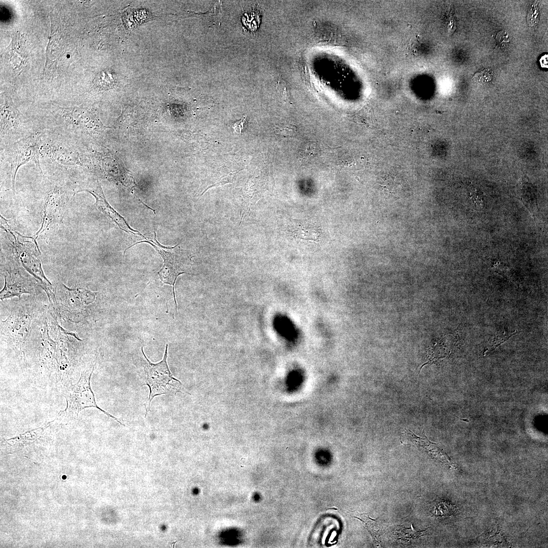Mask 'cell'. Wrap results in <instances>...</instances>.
I'll use <instances>...</instances> for the list:
<instances>
[{
	"instance_id": "e0dca14e",
	"label": "cell",
	"mask_w": 548,
	"mask_h": 548,
	"mask_svg": "<svg viewBox=\"0 0 548 548\" xmlns=\"http://www.w3.org/2000/svg\"><path fill=\"white\" fill-rule=\"evenodd\" d=\"M116 85V81L113 74L108 70L98 73L95 77L93 88L97 91L108 90L112 89Z\"/></svg>"
},
{
	"instance_id": "7c38bea8",
	"label": "cell",
	"mask_w": 548,
	"mask_h": 548,
	"mask_svg": "<svg viewBox=\"0 0 548 548\" xmlns=\"http://www.w3.org/2000/svg\"><path fill=\"white\" fill-rule=\"evenodd\" d=\"M36 292L35 286L29 280L24 277L19 271H7L5 276V285L0 293L1 300L17 296L19 298L23 294H33Z\"/></svg>"
},
{
	"instance_id": "8fae6325",
	"label": "cell",
	"mask_w": 548,
	"mask_h": 548,
	"mask_svg": "<svg viewBox=\"0 0 548 548\" xmlns=\"http://www.w3.org/2000/svg\"><path fill=\"white\" fill-rule=\"evenodd\" d=\"M22 312L13 313L3 321L2 330L5 336L13 342L23 344L28 338L31 318Z\"/></svg>"
},
{
	"instance_id": "2e32d148",
	"label": "cell",
	"mask_w": 548,
	"mask_h": 548,
	"mask_svg": "<svg viewBox=\"0 0 548 548\" xmlns=\"http://www.w3.org/2000/svg\"><path fill=\"white\" fill-rule=\"evenodd\" d=\"M428 528L417 531L414 529L412 524H410V526L408 528L400 525L395 529L394 535L397 541L403 543H406L424 535Z\"/></svg>"
},
{
	"instance_id": "9c48e42d",
	"label": "cell",
	"mask_w": 548,
	"mask_h": 548,
	"mask_svg": "<svg viewBox=\"0 0 548 548\" xmlns=\"http://www.w3.org/2000/svg\"><path fill=\"white\" fill-rule=\"evenodd\" d=\"M7 230L9 231L14 237V246L19 261L22 266L36 278L39 284L47 292L48 296L51 297V299L55 301L52 292V285L45 277L41 261L36 252L35 248L32 247V245L26 242H21L14 232L9 229Z\"/></svg>"
},
{
	"instance_id": "4fadbf2b",
	"label": "cell",
	"mask_w": 548,
	"mask_h": 548,
	"mask_svg": "<svg viewBox=\"0 0 548 548\" xmlns=\"http://www.w3.org/2000/svg\"><path fill=\"white\" fill-rule=\"evenodd\" d=\"M65 296V303L67 307H84L92 302L94 299V294L84 288L71 289L62 285Z\"/></svg>"
},
{
	"instance_id": "44dd1931",
	"label": "cell",
	"mask_w": 548,
	"mask_h": 548,
	"mask_svg": "<svg viewBox=\"0 0 548 548\" xmlns=\"http://www.w3.org/2000/svg\"><path fill=\"white\" fill-rule=\"evenodd\" d=\"M317 147L315 145H309V146L305 149L304 152H305V153L310 156L313 155L314 153H317Z\"/></svg>"
},
{
	"instance_id": "ba28073f",
	"label": "cell",
	"mask_w": 548,
	"mask_h": 548,
	"mask_svg": "<svg viewBox=\"0 0 548 548\" xmlns=\"http://www.w3.org/2000/svg\"><path fill=\"white\" fill-rule=\"evenodd\" d=\"M146 242L151 244L161 255L163 259V265L159 271L158 275L161 281L165 284L173 286L174 298L176 304H177L175 294V284L178 277L183 273H187L191 265V257L186 250L181 249L178 245L172 248L163 249L156 246L148 241H143L140 243Z\"/></svg>"
},
{
	"instance_id": "277c9868",
	"label": "cell",
	"mask_w": 548,
	"mask_h": 548,
	"mask_svg": "<svg viewBox=\"0 0 548 548\" xmlns=\"http://www.w3.org/2000/svg\"><path fill=\"white\" fill-rule=\"evenodd\" d=\"M168 345H166L162 360L158 363H152L146 356L142 348L143 356V371L141 377L143 385H147L149 388V395L145 406V417L150 409V405L153 398L157 396L176 394L181 392L183 387L181 382L173 376L167 362Z\"/></svg>"
},
{
	"instance_id": "9a60e30c",
	"label": "cell",
	"mask_w": 548,
	"mask_h": 548,
	"mask_svg": "<svg viewBox=\"0 0 548 548\" xmlns=\"http://www.w3.org/2000/svg\"><path fill=\"white\" fill-rule=\"evenodd\" d=\"M457 511V507L450 501L435 499L429 502V512L431 517L443 518L451 516Z\"/></svg>"
},
{
	"instance_id": "7a4b0ae2",
	"label": "cell",
	"mask_w": 548,
	"mask_h": 548,
	"mask_svg": "<svg viewBox=\"0 0 548 548\" xmlns=\"http://www.w3.org/2000/svg\"><path fill=\"white\" fill-rule=\"evenodd\" d=\"M43 130L40 159L46 161L56 170L65 173L85 171L89 169V149L86 144L73 139Z\"/></svg>"
},
{
	"instance_id": "d6986e66",
	"label": "cell",
	"mask_w": 548,
	"mask_h": 548,
	"mask_svg": "<svg viewBox=\"0 0 548 548\" xmlns=\"http://www.w3.org/2000/svg\"><path fill=\"white\" fill-rule=\"evenodd\" d=\"M496 40L501 46H507L509 42V36L506 31L501 30L497 34Z\"/></svg>"
},
{
	"instance_id": "30bf717a",
	"label": "cell",
	"mask_w": 548,
	"mask_h": 548,
	"mask_svg": "<svg viewBox=\"0 0 548 548\" xmlns=\"http://www.w3.org/2000/svg\"><path fill=\"white\" fill-rule=\"evenodd\" d=\"M81 192H87L91 194L95 198V207L105 215L111 218L121 229L135 234L136 233L140 234L138 231L132 229L124 218L107 202L98 179L79 182L77 184L76 193Z\"/></svg>"
},
{
	"instance_id": "5b68a950",
	"label": "cell",
	"mask_w": 548,
	"mask_h": 548,
	"mask_svg": "<svg viewBox=\"0 0 548 548\" xmlns=\"http://www.w3.org/2000/svg\"><path fill=\"white\" fill-rule=\"evenodd\" d=\"M43 133L42 128L37 127L28 136L1 148V161H5L10 166V178L14 195L15 194L16 176L20 167L33 161L43 174L40 164Z\"/></svg>"
},
{
	"instance_id": "ffe728a7",
	"label": "cell",
	"mask_w": 548,
	"mask_h": 548,
	"mask_svg": "<svg viewBox=\"0 0 548 548\" xmlns=\"http://www.w3.org/2000/svg\"><path fill=\"white\" fill-rule=\"evenodd\" d=\"M245 119L246 116L243 117L240 120L234 124L233 128L236 133H242Z\"/></svg>"
},
{
	"instance_id": "8992f818",
	"label": "cell",
	"mask_w": 548,
	"mask_h": 548,
	"mask_svg": "<svg viewBox=\"0 0 548 548\" xmlns=\"http://www.w3.org/2000/svg\"><path fill=\"white\" fill-rule=\"evenodd\" d=\"M43 181L45 182L46 194L43 222L40 229L31 237L38 249L36 239L50 227L62 222L65 206L76 194V189H70L60 181H50L45 176Z\"/></svg>"
},
{
	"instance_id": "52a82bcc",
	"label": "cell",
	"mask_w": 548,
	"mask_h": 548,
	"mask_svg": "<svg viewBox=\"0 0 548 548\" xmlns=\"http://www.w3.org/2000/svg\"><path fill=\"white\" fill-rule=\"evenodd\" d=\"M37 127L26 120L10 96L5 93L1 94V148L28 136Z\"/></svg>"
},
{
	"instance_id": "6da1fadb",
	"label": "cell",
	"mask_w": 548,
	"mask_h": 548,
	"mask_svg": "<svg viewBox=\"0 0 548 548\" xmlns=\"http://www.w3.org/2000/svg\"><path fill=\"white\" fill-rule=\"evenodd\" d=\"M53 112L49 120L38 126L86 145L87 141L97 138L105 129L97 113L89 107H57Z\"/></svg>"
},
{
	"instance_id": "3957f363",
	"label": "cell",
	"mask_w": 548,
	"mask_h": 548,
	"mask_svg": "<svg viewBox=\"0 0 548 548\" xmlns=\"http://www.w3.org/2000/svg\"><path fill=\"white\" fill-rule=\"evenodd\" d=\"M94 365L91 364L82 372L77 383L65 387L63 395L66 401V406L64 410L58 413L56 420L63 423L73 421L78 417L82 410L86 408L95 407L124 426L125 425L118 419L100 408L96 403L90 385Z\"/></svg>"
},
{
	"instance_id": "5bb4252c",
	"label": "cell",
	"mask_w": 548,
	"mask_h": 548,
	"mask_svg": "<svg viewBox=\"0 0 548 548\" xmlns=\"http://www.w3.org/2000/svg\"><path fill=\"white\" fill-rule=\"evenodd\" d=\"M353 517L360 520L363 527L369 532L375 543L380 545L381 543V536L384 531L381 524L376 519H372L366 513H354Z\"/></svg>"
},
{
	"instance_id": "ac0fdd59",
	"label": "cell",
	"mask_w": 548,
	"mask_h": 548,
	"mask_svg": "<svg viewBox=\"0 0 548 548\" xmlns=\"http://www.w3.org/2000/svg\"><path fill=\"white\" fill-rule=\"evenodd\" d=\"M493 78L492 71L489 68H485L476 72L473 77V79L478 84H483L489 82Z\"/></svg>"
}]
</instances>
